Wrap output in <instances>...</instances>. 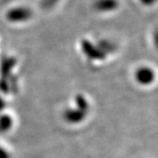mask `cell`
I'll use <instances>...</instances> for the list:
<instances>
[{"instance_id": "obj_1", "label": "cell", "mask_w": 158, "mask_h": 158, "mask_svg": "<svg viewBox=\"0 0 158 158\" xmlns=\"http://www.w3.org/2000/svg\"><path fill=\"white\" fill-rule=\"evenodd\" d=\"M33 16L32 11L24 6L15 7L8 10L6 14V19L12 23H20L25 22L30 19Z\"/></svg>"}, {"instance_id": "obj_2", "label": "cell", "mask_w": 158, "mask_h": 158, "mask_svg": "<svg viewBox=\"0 0 158 158\" xmlns=\"http://www.w3.org/2000/svg\"><path fill=\"white\" fill-rule=\"evenodd\" d=\"M82 50L85 56L91 60H104L106 58V53L98 48V46L93 45L90 40H83L81 42Z\"/></svg>"}, {"instance_id": "obj_3", "label": "cell", "mask_w": 158, "mask_h": 158, "mask_svg": "<svg viewBox=\"0 0 158 158\" xmlns=\"http://www.w3.org/2000/svg\"><path fill=\"white\" fill-rule=\"evenodd\" d=\"M136 81L142 85H148L151 84L155 79V72L152 69L147 66H143L137 69L135 74Z\"/></svg>"}, {"instance_id": "obj_4", "label": "cell", "mask_w": 158, "mask_h": 158, "mask_svg": "<svg viewBox=\"0 0 158 158\" xmlns=\"http://www.w3.org/2000/svg\"><path fill=\"white\" fill-rule=\"evenodd\" d=\"M118 7V0H97L94 8L100 12H110L115 11Z\"/></svg>"}, {"instance_id": "obj_5", "label": "cell", "mask_w": 158, "mask_h": 158, "mask_svg": "<svg viewBox=\"0 0 158 158\" xmlns=\"http://www.w3.org/2000/svg\"><path fill=\"white\" fill-rule=\"evenodd\" d=\"M98 48L101 49L104 53L106 52H109V53H112L114 51V46L113 43L111 42H108L107 40H102L99 42V45Z\"/></svg>"}, {"instance_id": "obj_6", "label": "cell", "mask_w": 158, "mask_h": 158, "mask_svg": "<svg viewBox=\"0 0 158 158\" xmlns=\"http://www.w3.org/2000/svg\"><path fill=\"white\" fill-rule=\"evenodd\" d=\"M0 158H10L9 153L2 147H0Z\"/></svg>"}, {"instance_id": "obj_7", "label": "cell", "mask_w": 158, "mask_h": 158, "mask_svg": "<svg viewBox=\"0 0 158 158\" xmlns=\"http://www.w3.org/2000/svg\"><path fill=\"white\" fill-rule=\"evenodd\" d=\"M142 4H144V5H147V6H148V5H150V4H152L153 2L155 1V0H140Z\"/></svg>"}]
</instances>
